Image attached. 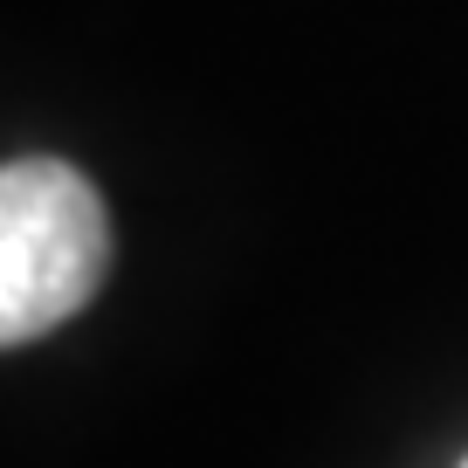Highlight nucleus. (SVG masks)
<instances>
[{
    "mask_svg": "<svg viewBox=\"0 0 468 468\" xmlns=\"http://www.w3.org/2000/svg\"><path fill=\"white\" fill-rule=\"evenodd\" d=\"M111 269L103 193L62 159H7L0 173V337L28 345L69 324Z\"/></svg>",
    "mask_w": 468,
    "mask_h": 468,
    "instance_id": "f257e3e1",
    "label": "nucleus"
},
{
    "mask_svg": "<svg viewBox=\"0 0 468 468\" xmlns=\"http://www.w3.org/2000/svg\"><path fill=\"white\" fill-rule=\"evenodd\" d=\"M462 468H468V462H462Z\"/></svg>",
    "mask_w": 468,
    "mask_h": 468,
    "instance_id": "f03ea898",
    "label": "nucleus"
}]
</instances>
